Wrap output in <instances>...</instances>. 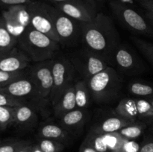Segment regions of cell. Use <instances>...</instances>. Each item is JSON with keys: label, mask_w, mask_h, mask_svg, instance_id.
Instances as JSON below:
<instances>
[{"label": "cell", "mask_w": 153, "mask_h": 152, "mask_svg": "<svg viewBox=\"0 0 153 152\" xmlns=\"http://www.w3.org/2000/svg\"><path fill=\"white\" fill-rule=\"evenodd\" d=\"M14 121V107L0 106V127L1 130H4Z\"/></svg>", "instance_id": "obj_30"}, {"label": "cell", "mask_w": 153, "mask_h": 152, "mask_svg": "<svg viewBox=\"0 0 153 152\" xmlns=\"http://www.w3.org/2000/svg\"><path fill=\"white\" fill-rule=\"evenodd\" d=\"M79 152H98V151H97L94 148H93L91 145L88 144L87 142H85V140H84L82 145H81L80 147Z\"/></svg>", "instance_id": "obj_38"}, {"label": "cell", "mask_w": 153, "mask_h": 152, "mask_svg": "<svg viewBox=\"0 0 153 152\" xmlns=\"http://www.w3.org/2000/svg\"><path fill=\"white\" fill-rule=\"evenodd\" d=\"M133 122H134V121L116 114L115 116H109L103 119L102 121H100L91 128V131L101 134H111L118 132L123 128Z\"/></svg>", "instance_id": "obj_17"}, {"label": "cell", "mask_w": 153, "mask_h": 152, "mask_svg": "<svg viewBox=\"0 0 153 152\" xmlns=\"http://www.w3.org/2000/svg\"><path fill=\"white\" fill-rule=\"evenodd\" d=\"M1 17H2L4 25H5L6 28L8 30L9 32L13 37H16L17 40H19V37L22 36L24 31H25V28H22L17 23V22L12 17L11 15L8 13L7 10H3L2 13H1Z\"/></svg>", "instance_id": "obj_25"}, {"label": "cell", "mask_w": 153, "mask_h": 152, "mask_svg": "<svg viewBox=\"0 0 153 152\" xmlns=\"http://www.w3.org/2000/svg\"><path fill=\"white\" fill-rule=\"evenodd\" d=\"M76 108L77 107L75 95V86L73 83L64 90L58 101L55 103V105L52 106V109L55 117L60 119L64 114Z\"/></svg>", "instance_id": "obj_18"}, {"label": "cell", "mask_w": 153, "mask_h": 152, "mask_svg": "<svg viewBox=\"0 0 153 152\" xmlns=\"http://www.w3.org/2000/svg\"><path fill=\"white\" fill-rule=\"evenodd\" d=\"M69 59L77 74L84 80L91 78L109 66L101 57L85 48L73 52L70 54Z\"/></svg>", "instance_id": "obj_7"}, {"label": "cell", "mask_w": 153, "mask_h": 152, "mask_svg": "<svg viewBox=\"0 0 153 152\" xmlns=\"http://www.w3.org/2000/svg\"><path fill=\"white\" fill-rule=\"evenodd\" d=\"M26 74L25 70L15 72H8L0 70V89Z\"/></svg>", "instance_id": "obj_31"}, {"label": "cell", "mask_w": 153, "mask_h": 152, "mask_svg": "<svg viewBox=\"0 0 153 152\" xmlns=\"http://www.w3.org/2000/svg\"><path fill=\"white\" fill-rule=\"evenodd\" d=\"M74 86L76 107L87 109L91 104V99H93L87 80L82 78L78 80L74 83Z\"/></svg>", "instance_id": "obj_20"}, {"label": "cell", "mask_w": 153, "mask_h": 152, "mask_svg": "<svg viewBox=\"0 0 153 152\" xmlns=\"http://www.w3.org/2000/svg\"><path fill=\"white\" fill-rule=\"evenodd\" d=\"M37 145L43 152H61L64 148V143L49 139L40 138Z\"/></svg>", "instance_id": "obj_29"}, {"label": "cell", "mask_w": 153, "mask_h": 152, "mask_svg": "<svg viewBox=\"0 0 153 152\" xmlns=\"http://www.w3.org/2000/svg\"><path fill=\"white\" fill-rule=\"evenodd\" d=\"M6 10L12 16V17L17 22L20 26L26 29L30 25V13L28 4H17L9 7Z\"/></svg>", "instance_id": "obj_21"}, {"label": "cell", "mask_w": 153, "mask_h": 152, "mask_svg": "<svg viewBox=\"0 0 153 152\" xmlns=\"http://www.w3.org/2000/svg\"><path fill=\"white\" fill-rule=\"evenodd\" d=\"M146 99H147L148 101L151 103V104L153 106V97H152V98H146Z\"/></svg>", "instance_id": "obj_44"}, {"label": "cell", "mask_w": 153, "mask_h": 152, "mask_svg": "<svg viewBox=\"0 0 153 152\" xmlns=\"http://www.w3.org/2000/svg\"><path fill=\"white\" fill-rule=\"evenodd\" d=\"M37 135L39 138L49 139L65 143L70 139V134L66 131L61 125L46 123L41 125L38 128Z\"/></svg>", "instance_id": "obj_19"}, {"label": "cell", "mask_w": 153, "mask_h": 152, "mask_svg": "<svg viewBox=\"0 0 153 152\" xmlns=\"http://www.w3.org/2000/svg\"><path fill=\"white\" fill-rule=\"evenodd\" d=\"M115 113L134 122L153 124V106L146 98H123L115 108Z\"/></svg>", "instance_id": "obj_8"}, {"label": "cell", "mask_w": 153, "mask_h": 152, "mask_svg": "<svg viewBox=\"0 0 153 152\" xmlns=\"http://www.w3.org/2000/svg\"><path fill=\"white\" fill-rule=\"evenodd\" d=\"M28 55L20 49L15 47L8 52H0V70L8 72L23 71L31 63Z\"/></svg>", "instance_id": "obj_14"}, {"label": "cell", "mask_w": 153, "mask_h": 152, "mask_svg": "<svg viewBox=\"0 0 153 152\" xmlns=\"http://www.w3.org/2000/svg\"><path fill=\"white\" fill-rule=\"evenodd\" d=\"M35 0H0V7H5L6 9L9 7L17 4H26L31 3Z\"/></svg>", "instance_id": "obj_35"}, {"label": "cell", "mask_w": 153, "mask_h": 152, "mask_svg": "<svg viewBox=\"0 0 153 152\" xmlns=\"http://www.w3.org/2000/svg\"><path fill=\"white\" fill-rule=\"evenodd\" d=\"M18 46V40L8 31L2 17H0V52H8Z\"/></svg>", "instance_id": "obj_22"}, {"label": "cell", "mask_w": 153, "mask_h": 152, "mask_svg": "<svg viewBox=\"0 0 153 152\" xmlns=\"http://www.w3.org/2000/svg\"><path fill=\"white\" fill-rule=\"evenodd\" d=\"M30 142L25 140H10L0 142V152H16Z\"/></svg>", "instance_id": "obj_32"}, {"label": "cell", "mask_w": 153, "mask_h": 152, "mask_svg": "<svg viewBox=\"0 0 153 152\" xmlns=\"http://www.w3.org/2000/svg\"><path fill=\"white\" fill-rule=\"evenodd\" d=\"M37 1H50V2H52V3H53V4H55V3H61V2H63V1H69V0H37Z\"/></svg>", "instance_id": "obj_41"}, {"label": "cell", "mask_w": 153, "mask_h": 152, "mask_svg": "<svg viewBox=\"0 0 153 152\" xmlns=\"http://www.w3.org/2000/svg\"><path fill=\"white\" fill-rule=\"evenodd\" d=\"M28 7L31 26L37 31L49 36L52 40L59 43V40L55 32L53 19L50 13V4L45 1L35 0L28 3Z\"/></svg>", "instance_id": "obj_9"}, {"label": "cell", "mask_w": 153, "mask_h": 152, "mask_svg": "<svg viewBox=\"0 0 153 152\" xmlns=\"http://www.w3.org/2000/svg\"><path fill=\"white\" fill-rule=\"evenodd\" d=\"M149 132L150 133V134H153V124H152V125H151L150 127H149Z\"/></svg>", "instance_id": "obj_43"}, {"label": "cell", "mask_w": 153, "mask_h": 152, "mask_svg": "<svg viewBox=\"0 0 153 152\" xmlns=\"http://www.w3.org/2000/svg\"><path fill=\"white\" fill-rule=\"evenodd\" d=\"M33 145H34V144H31V142H29L28 144L25 145V146L21 148L20 149H19L16 152H31L32 151Z\"/></svg>", "instance_id": "obj_39"}, {"label": "cell", "mask_w": 153, "mask_h": 152, "mask_svg": "<svg viewBox=\"0 0 153 152\" xmlns=\"http://www.w3.org/2000/svg\"><path fill=\"white\" fill-rule=\"evenodd\" d=\"M85 141L91 145L98 152H108L105 134H97L90 131Z\"/></svg>", "instance_id": "obj_26"}, {"label": "cell", "mask_w": 153, "mask_h": 152, "mask_svg": "<svg viewBox=\"0 0 153 152\" xmlns=\"http://www.w3.org/2000/svg\"><path fill=\"white\" fill-rule=\"evenodd\" d=\"M131 40L142 55L153 64V43L134 36L131 37Z\"/></svg>", "instance_id": "obj_27"}, {"label": "cell", "mask_w": 153, "mask_h": 152, "mask_svg": "<svg viewBox=\"0 0 153 152\" xmlns=\"http://www.w3.org/2000/svg\"><path fill=\"white\" fill-rule=\"evenodd\" d=\"M146 17L148 19L152 26H153V12L152 11H146Z\"/></svg>", "instance_id": "obj_40"}, {"label": "cell", "mask_w": 153, "mask_h": 152, "mask_svg": "<svg viewBox=\"0 0 153 152\" xmlns=\"http://www.w3.org/2000/svg\"><path fill=\"white\" fill-rule=\"evenodd\" d=\"M139 152H153V137H147L140 145Z\"/></svg>", "instance_id": "obj_36"}, {"label": "cell", "mask_w": 153, "mask_h": 152, "mask_svg": "<svg viewBox=\"0 0 153 152\" xmlns=\"http://www.w3.org/2000/svg\"><path fill=\"white\" fill-rule=\"evenodd\" d=\"M81 41L84 48L101 57L109 66L114 65V56L120 44L119 33L111 19L98 13L91 22L81 23Z\"/></svg>", "instance_id": "obj_1"}, {"label": "cell", "mask_w": 153, "mask_h": 152, "mask_svg": "<svg viewBox=\"0 0 153 152\" xmlns=\"http://www.w3.org/2000/svg\"><path fill=\"white\" fill-rule=\"evenodd\" d=\"M105 137L108 152H120L121 148L126 140V139L123 137L119 132L105 134Z\"/></svg>", "instance_id": "obj_28"}, {"label": "cell", "mask_w": 153, "mask_h": 152, "mask_svg": "<svg viewBox=\"0 0 153 152\" xmlns=\"http://www.w3.org/2000/svg\"><path fill=\"white\" fill-rule=\"evenodd\" d=\"M94 0H89L90 2H94Z\"/></svg>", "instance_id": "obj_45"}, {"label": "cell", "mask_w": 153, "mask_h": 152, "mask_svg": "<svg viewBox=\"0 0 153 152\" xmlns=\"http://www.w3.org/2000/svg\"><path fill=\"white\" fill-rule=\"evenodd\" d=\"M114 65H116L121 72L127 75L140 74L145 70L144 65L136 52L128 45L122 43L115 51Z\"/></svg>", "instance_id": "obj_11"}, {"label": "cell", "mask_w": 153, "mask_h": 152, "mask_svg": "<svg viewBox=\"0 0 153 152\" xmlns=\"http://www.w3.org/2000/svg\"><path fill=\"white\" fill-rule=\"evenodd\" d=\"M50 13L60 45L73 46L81 40V23L50 4Z\"/></svg>", "instance_id": "obj_6"}, {"label": "cell", "mask_w": 153, "mask_h": 152, "mask_svg": "<svg viewBox=\"0 0 153 152\" xmlns=\"http://www.w3.org/2000/svg\"><path fill=\"white\" fill-rule=\"evenodd\" d=\"M53 76V87L49 98L52 107L55 105L66 89L72 83L77 72L69 58L60 56L52 59V65Z\"/></svg>", "instance_id": "obj_4"}, {"label": "cell", "mask_w": 153, "mask_h": 152, "mask_svg": "<svg viewBox=\"0 0 153 152\" xmlns=\"http://www.w3.org/2000/svg\"><path fill=\"white\" fill-rule=\"evenodd\" d=\"M37 115L34 106L23 104L14 107L13 125L22 129L34 128L37 122Z\"/></svg>", "instance_id": "obj_16"}, {"label": "cell", "mask_w": 153, "mask_h": 152, "mask_svg": "<svg viewBox=\"0 0 153 152\" xmlns=\"http://www.w3.org/2000/svg\"><path fill=\"white\" fill-rule=\"evenodd\" d=\"M140 145L134 140L126 139L120 152H139Z\"/></svg>", "instance_id": "obj_34"}, {"label": "cell", "mask_w": 153, "mask_h": 152, "mask_svg": "<svg viewBox=\"0 0 153 152\" xmlns=\"http://www.w3.org/2000/svg\"><path fill=\"white\" fill-rule=\"evenodd\" d=\"M0 130H1V127H0Z\"/></svg>", "instance_id": "obj_46"}, {"label": "cell", "mask_w": 153, "mask_h": 152, "mask_svg": "<svg viewBox=\"0 0 153 152\" xmlns=\"http://www.w3.org/2000/svg\"><path fill=\"white\" fill-rule=\"evenodd\" d=\"M23 104H26L25 100L15 98V97L0 90V106L16 107Z\"/></svg>", "instance_id": "obj_33"}, {"label": "cell", "mask_w": 153, "mask_h": 152, "mask_svg": "<svg viewBox=\"0 0 153 152\" xmlns=\"http://www.w3.org/2000/svg\"><path fill=\"white\" fill-rule=\"evenodd\" d=\"M18 46L31 61L39 63L54 59L61 45L30 25L18 40Z\"/></svg>", "instance_id": "obj_2"}, {"label": "cell", "mask_w": 153, "mask_h": 152, "mask_svg": "<svg viewBox=\"0 0 153 152\" xmlns=\"http://www.w3.org/2000/svg\"><path fill=\"white\" fill-rule=\"evenodd\" d=\"M88 119L89 113L87 109L76 108L60 118V125L71 134L80 131Z\"/></svg>", "instance_id": "obj_15"}, {"label": "cell", "mask_w": 153, "mask_h": 152, "mask_svg": "<svg viewBox=\"0 0 153 152\" xmlns=\"http://www.w3.org/2000/svg\"><path fill=\"white\" fill-rule=\"evenodd\" d=\"M86 80L93 100L97 103L114 101L122 89V78L112 66H108Z\"/></svg>", "instance_id": "obj_3"}, {"label": "cell", "mask_w": 153, "mask_h": 152, "mask_svg": "<svg viewBox=\"0 0 153 152\" xmlns=\"http://www.w3.org/2000/svg\"><path fill=\"white\" fill-rule=\"evenodd\" d=\"M0 90L19 99L25 101L26 98H32L34 101L43 103L39 97L35 82L28 74V72L24 76L11 82Z\"/></svg>", "instance_id": "obj_12"}, {"label": "cell", "mask_w": 153, "mask_h": 152, "mask_svg": "<svg viewBox=\"0 0 153 152\" xmlns=\"http://www.w3.org/2000/svg\"><path fill=\"white\" fill-rule=\"evenodd\" d=\"M137 1L147 11L153 12V0H137Z\"/></svg>", "instance_id": "obj_37"}, {"label": "cell", "mask_w": 153, "mask_h": 152, "mask_svg": "<svg viewBox=\"0 0 153 152\" xmlns=\"http://www.w3.org/2000/svg\"><path fill=\"white\" fill-rule=\"evenodd\" d=\"M54 6L80 23L91 22L97 15L90 4L82 0H69L61 3H55Z\"/></svg>", "instance_id": "obj_13"}, {"label": "cell", "mask_w": 153, "mask_h": 152, "mask_svg": "<svg viewBox=\"0 0 153 152\" xmlns=\"http://www.w3.org/2000/svg\"><path fill=\"white\" fill-rule=\"evenodd\" d=\"M52 59L43 62L35 63L30 67L28 74L30 75L38 90L39 97L42 102L49 101L52 87L53 76L52 71Z\"/></svg>", "instance_id": "obj_10"}, {"label": "cell", "mask_w": 153, "mask_h": 152, "mask_svg": "<svg viewBox=\"0 0 153 152\" xmlns=\"http://www.w3.org/2000/svg\"><path fill=\"white\" fill-rule=\"evenodd\" d=\"M128 90L131 95L143 98L153 97V85L144 82L134 80L128 85Z\"/></svg>", "instance_id": "obj_23"}, {"label": "cell", "mask_w": 153, "mask_h": 152, "mask_svg": "<svg viewBox=\"0 0 153 152\" xmlns=\"http://www.w3.org/2000/svg\"><path fill=\"white\" fill-rule=\"evenodd\" d=\"M146 128H147V125L146 123L137 121L123 128L118 132L126 139L134 140L140 137L143 134Z\"/></svg>", "instance_id": "obj_24"}, {"label": "cell", "mask_w": 153, "mask_h": 152, "mask_svg": "<svg viewBox=\"0 0 153 152\" xmlns=\"http://www.w3.org/2000/svg\"><path fill=\"white\" fill-rule=\"evenodd\" d=\"M31 152H43L40 149V148L38 147L37 144H34L33 145V148H32V151Z\"/></svg>", "instance_id": "obj_42"}, {"label": "cell", "mask_w": 153, "mask_h": 152, "mask_svg": "<svg viewBox=\"0 0 153 152\" xmlns=\"http://www.w3.org/2000/svg\"><path fill=\"white\" fill-rule=\"evenodd\" d=\"M110 6L118 20L127 29L139 35L153 38V27L136 10L118 1H111Z\"/></svg>", "instance_id": "obj_5"}]
</instances>
